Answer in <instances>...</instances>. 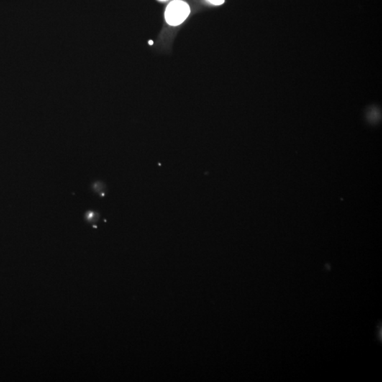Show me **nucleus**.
Here are the masks:
<instances>
[{"label": "nucleus", "instance_id": "2", "mask_svg": "<svg viewBox=\"0 0 382 382\" xmlns=\"http://www.w3.org/2000/svg\"><path fill=\"white\" fill-rule=\"evenodd\" d=\"M214 5H221L224 2V0H207Z\"/></svg>", "mask_w": 382, "mask_h": 382}, {"label": "nucleus", "instance_id": "4", "mask_svg": "<svg viewBox=\"0 0 382 382\" xmlns=\"http://www.w3.org/2000/svg\"><path fill=\"white\" fill-rule=\"evenodd\" d=\"M160 1H167V0H160Z\"/></svg>", "mask_w": 382, "mask_h": 382}, {"label": "nucleus", "instance_id": "3", "mask_svg": "<svg viewBox=\"0 0 382 382\" xmlns=\"http://www.w3.org/2000/svg\"><path fill=\"white\" fill-rule=\"evenodd\" d=\"M149 44H150V45H152V44H153V42H152V41H150Z\"/></svg>", "mask_w": 382, "mask_h": 382}, {"label": "nucleus", "instance_id": "1", "mask_svg": "<svg viewBox=\"0 0 382 382\" xmlns=\"http://www.w3.org/2000/svg\"><path fill=\"white\" fill-rule=\"evenodd\" d=\"M191 12L190 6L182 0L172 1L167 6L165 11V19L170 26L180 25Z\"/></svg>", "mask_w": 382, "mask_h": 382}]
</instances>
